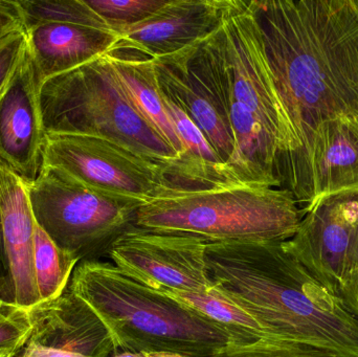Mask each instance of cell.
<instances>
[{
  "label": "cell",
  "mask_w": 358,
  "mask_h": 357,
  "mask_svg": "<svg viewBox=\"0 0 358 357\" xmlns=\"http://www.w3.org/2000/svg\"><path fill=\"white\" fill-rule=\"evenodd\" d=\"M248 6L298 138L285 189L321 124L358 117V0H252Z\"/></svg>",
  "instance_id": "cell-1"
},
{
  "label": "cell",
  "mask_w": 358,
  "mask_h": 357,
  "mask_svg": "<svg viewBox=\"0 0 358 357\" xmlns=\"http://www.w3.org/2000/svg\"><path fill=\"white\" fill-rule=\"evenodd\" d=\"M206 260L213 291L246 312L269 339L358 357L357 316L283 242L208 243Z\"/></svg>",
  "instance_id": "cell-2"
},
{
  "label": "cell",
  "mask_w": 358,
  "mask_h": 357,
  "mask_svg": "<svg viewBox=\"0 0 358 357\" xmlns=\"http://www.w3.org/2000/svg\"><path fill=\"white\" fill-rule=\"evenodd\" d=\"M69 287L102 319L120 352L214 357L233 333L172 296L100 261L81 262Z\"/></svg>",
  "instance_id": "cell-3"
},
{
  "label": "cell",
  "mask_w": 358,
  "mask_h": 357,
  "mask_svg": "<svg viewBox=\"0 0 358 357\" xmlns=\"http://www.w3.org/2000/svg\"><path fill=\"white\" fill-rule=\"evenodd\" d=\"M289 191L257 184L169 192L143 203L136 228L192 235L206 243L289 240L302 220Z\"/></svg>",
  "instance_id": "cell-4"
},
{
  "label": "cell",
  "mask_w": 358,
  "mask_h": 357,
  "mask_svg": "<svg viewBox=\"0 0 358 357\" xmlns=\"http://www.w3.org/2000/svg\"><path fill=\"white\" fill-rule=\"evenodd\" d=\"M39 103L46 133L110 140L164 166L168 180L178 155L132 106L107 54L44 82Z\"/></svg>",
  "instance_id": "cell-5"
},
{
  "label": "cell",
  "mask_w": 358,
  "mask_h": 357,
  "mask_svg": "<svg viewBox=\"0 0 358 357\" xmlns=\"http://www.w3.org/2000/svg\"><path fill=\"white\" fill-rule=\"evenodd\" d=\"M25 186L36 222L57 247L79 262L108 255L121 237L136 228L143 205L86 188L44 166Z\"/></svg>",
  "instance_id": "cell-6"
},
{
  "label": "cell",
  "mask_w": 358,
  "mask_h": 357,
  "mask_svg": "<svg viewBox=\"0 0 358 357\" xmlns=\"http://www.w3.org/2000/svg\"><path fill=\"white\" fill-rule=\"evenodd\" d=\"M152 60L162 94L199 128L240 182L236 172L237 147L229 111L231 75L223 22L208 37L171 56Z\"/></svg>",
  "instance_id": "cell-7"
},
{
  "label": "cell",
  "mask_w": 358,
  "mask_h": 357,
  "mask_svg": "<svg viewBox=\"0 0 358 357\" xmlns=\"http://www.w3.org/2000/svg\"><path fill=\"white\" fill-rule=\"evenodd\" d=\"M302 211L283 245L347 310L358 302V188L325 195Z\"/></svg>",
  "instance_id": "cell-8"
},
{
  "label": "cell",
  "mask_w": 358,
  "mask_h": 357,
  "mask_svg": "<svg viewBox=\"0 0 358 357\" xmlns=\"http://www.w3.org/2000/svg\"><path fill=\"white\" fill-rule=\"evenodd\" d=\"M42 166L86 188L143 203L173 192L164 166L96 136L46 133Z\"/></svg>",
  "instance_id": "cell-9"
},
{
  "label": "cell",
  "mask_w": 358,
  "mask_h": 357,
  "mask_svg": "<svg viewBox=\"0 0 358 357\" xmlns=\"http://www.w3.org/2000/svg\"><path fill=\"white\" fill-rule=\"evenodd\" d=\"M231 75V96L245 107L275 140L279 180L299 150V142L275 87L256 19L248 1L233 0L223 20Z\"/></svg>",
  "instance_id": "cell-10"
},
{
  "label": "cell",
  "mask_w": 358,
  "mask_h": 357,
  "mask_svg": "<svg viewBox=\"0 0 358 357\" xmlns=\"http://www.w3.org/2000/svg\"><path fill=\"white\" fill-rule=\"evenodd\" d=\"M206 245L192 235L136 228L121 237L107 256L124 274L157 291L208 293L213 283Z\"/></svg>",
  "instance_id": "cell-11"
},
{
  "label": "cell",
  "mask_w": 358,
  "mask_h": 357,
  "mask_svg": "<svg viewBox=\"0 0 358 357\" xmlns=\"http://www.w3.org/2000/svg\"><path fill=\"white\" fill-rule=\"evenodd\" d=\"M31 333L16 357H113L119 354L108 327L67 287L60 297L29 309Z\"/></svg>",
  "instance_id": "cell-12"
},
{
  "label": "cell",
  "mask_w": 358,
  "mask_h": 357,
  "mask_svg": "<svg viewBox=\"0 0 358 357\" xmlns=\"http://www.w3.org/2000/svg\"><path fill=\"white\" fill-rule=\"evenodd\" d=\"M39 89L25 45L0 92V161L25 182H34L42 169L46 132Z\"/></svg>",
  "instance_id": "cell-13"
},
{
  "label": "cell",
  "mask_w": 358,
  "mask_h": 357,
  "mask_svg": "<svg viewBox=\"0 0 358 357\" xmlns=\"http://www.w3.org/2000/svg\"><path fill=\"white\" fill-rule=\"evenodd\" d=\"M358 188V117L321 124L286 184L303 209L320 197Z\"/></svg>",
  "instance_id": "cell-14"
},
{
  "label": "cell",
  "mask_w": 358,
  "mask_h": 357,
  "mask_svg": "<svg viewBox=\"0 0 358 357\" xmlns=\"http://www.w3.org/2000/svg\"><path fill=\"white\" fill-rule=\"evenodd\" d=\"M231 1L169 0L146 20L120 31L113 50H131L150 59L171 56L215 33Z\"/></svg>",
  "instance_id": "cell-15"
},
{
  "label": "cell",
  "mask_w": 358,
  "mask_h": 357,
  "mask_svg": "<svg viewBox=\"0 0 358 357\" xmlns=\"http://www.w3.org/2000/svg\"><path fill=\"white\" fill-rule=\"evenodd\" d=\"M0 216L14 302L31 309L41 302L34 272L36 220L24 180L3 163L0 168Z\"/></svg>",
  "instance_id": "cell-16"
},
{
  "label": "cell",
  "mask_w": 358,
  "mask_h": 357,
  "mask_svg": "<svg viewBox=\"0 0 358 357\" xmlns=\"http://www.w3.org/2000/svg\"><path fill=\"white\" fill-rule=\"evenodd\" d=\"M24 34L39 88L52 78L108 54L120 40L110 29L69 23L34 25Z\"/></svg>",
  "instance_id": "cell-17"
},
{
  "label": "cell",
  "mask_w": 358,
  "mask_h": 357,
  "mask_svg": "<svg viewBox=\"0 0 358 357\" xmlns=\"http://www.w3.org/2000/svg\"><path fill=\"white\" fill-rule=\"evenodd\" d=\"M107 58L132 106L173 149L178 157L182 156V143L164 104L152 59L127 50H113Z\"/></svg>",
  "instance_id": "cell-18"
},
{
  "label": "cell",
  "mask_w": 358,
  "mask_h": 357,
  "mask_svg": "<svg viewBox=\"0 0 358 357\" xmlns=\"http://www.w3.org/2000/svg\"><path fill=\"white\" fill-rule=\"evenodd\" d=\"M77 259L57 247L36 222L34 234V272L40 301L60 297L69 287Z\"/></svg>",
  "instance_id": "cell-19"
},
{
  "label": "cell",
  "mask_w": 358,
  "mask_h": 357,
  "mask_svg": "<svg viewBox=\"0 0 358 357\" xmlns=\"http://www.w3.org/2000/svg\"><path fill=\"white\" fill-rule=\"evenodd\" d=\"M191 306L214 322L229 329L239 345H248L267 337L258 324L243 310L221 297L216 291L208 293L164 291Z\"/></svg>",
  "instance_id": "cell-20"
},
{
  "label": "cell",
  "mask_w": 358,
  "mask_h": 357,
  "mask_svg": "<svg viewBox=\"0 0 358 357\" xmlns=\"http://www.w3.org/2000/svg\"><path fill=\"white\" fill-rule=\"evenodd\" d=\"M18 3L24 29L43 23H69L113 31L85 0H18Z\"/></svg>",
  "instance_id": "cell-21"
},
{
  "label": "cell",
  "mask_w": 358,
  "mask_h": 357,
  "mask_svg": "<svg viewBox=\"0 0 358 357\" xmlns=\"http://www.w3.org/2000/svg\"><path fill=\"white\" fill-rule=\"evenodd\" d=\"M169 0H85L107 25L119 34L159 12Z\"/></svg>",
  "instance_id": "cell-22"
},
{
  "label": "cell",
  "mask_w": 358,
  "mask_h": 357,
  "mask_svg": "<svg viewBox=\"0 0 358 357\" xmlns=\"http://www.w3.org/2000/svg\"><path fill=\"white\" fill-rule=\"evenodd\" d=\"M214 357H334L310 346L279 340H259L248 345L231 344Z\"/></svg>",
  "instance_id": "cell-23"
},
{
  "label": "cell",
  "mask_w": 358,
  "mask_h": 357,
  "mask_svg": "<svg viewBox=\"0 0 358 357\" xmlns=\"http://www.w3.org/2000/svg\"><path fill=\"white\" fill-rule=\"evenodd\" d=\"M29 333V309L0 299V349L22 348Z\"/></svg>",
  "instance_id": "cell-24"
},
{
  "label": "cell",
  "mask_w": 358,
  "mask_h": 357,
  "mask_svg": "<svg viewBox=\"0 0 358 357\" xmlns=\"http://www.w3.org/2000/svg\"><path fill=\"white\" fill-rule=\"evenodd\" d=\"M25 45L24 31H14L0 39V92L18 64Z\"/></svg>",
  "instance_id": "cell-25"
},
{
  "label": "cell",
  "mask_w": 358,
  "mask_h": 357,
  "mask_svg": "<svg viewBox=\"0 0 358 357\" xmlns=\"http://www.w3.org/2000/svg\"><path fill=\"white\" fill-rule=\"evenodd\" d=\"M17 31H24L18 0H0V39Z\"/></svg>",
  "instance_id": "cell-26"
},
{
  "label": "cell",
  "mask_w": 358,
  "mask_h": 357,
  "mask_svg": "<svg viewBox=\"0 0 358 357\" xmlns=\"http://www.w3.org/2000/svg\"><path fill=\"white\" fill-rule=\"evenodd\" d=\"M2 161H0V168ZM0 299L8 302H14L12 279H10V268L4 251L3 238H2L1 216H0Z\"/></svg>",
  "instance_id": "cell-27"
},
{
  "label": "cell",
  "mask_w": 358,
  "mask_h": 357,
  "mask_svg": "<svg viewBox=\"0 0 358 357\" xmlns=\"http://www.w3.org/2000/svg\"><path fill=\"white\" fill-rule=\"evenodd\" d=\"M21 348H13V349H0V357H16Z\"/></svg>",
  "instance_id": "cell-28"
},
{
  "label": "cell",
  "mask_w": 358,
  "mask_h": 357,
  "mask_svg": "<svg viewBox=\"0 0 358 357\" xmlns=\"http://www.w3.org/2000/svg\"><path fill=\"white\" fill-rule=\"evenodd\" d=\"M113 357H148L146 354H126V352H120Z\"/></svg>",
  "instance_id": "cell-29"
},
{
  "label": "cell",
  "mask_w": 358,
  "mask_h": 357,
  "mask_svg": "<svg viewBox=\"0 0 358 357\" xmlns=\"http://www.w3.org/2000/svg\"><path fill=\"white\" fill-rule=\"evenodd\" d=\"M148 357H185L182 356H178V354H147Z\"/></svg>",
  "instance_id": "cell-30"
},
{
  "label": "cell",
  "mask_w": 358,
  "mask_h": 357,
  "mask_svg": "<svg viewBox=\"0 0 358 357\" xmlns=\"http://www.w3.org/2000/svg\"><path fill=\"white\" fill-rule=\"evenodd\" d=\"M355 316H357L358 318V302H357V314H355Z\"/></svg>",
  "instance_id": "cell-31"
}]
</instances>
